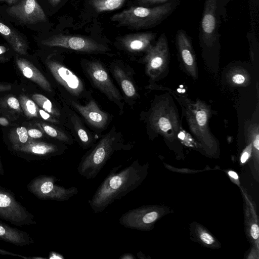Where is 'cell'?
Here are the masks:
<instances>
[{"instance_id": "cell-1", "label": "cell", "mask_w": 259, "mask_h": 259, "mask_svg": "<svg viewBox=\"0 0 259 259\" xmlns=\"http://www.w3.org/2000/svg\"><path fill=\"white\" fill-rule=\"evenodd\" d=\"M122 165L114 167L99 186L89 201L95 213L103 211L114 201L125 196L135 190L144 178V166L135 160L129 166L117 172Z\"/></svg>"}, {"instance_id": "cell-2", "label": "cell", "mask_w": 259, "mask_h": 259, "mask_svg": "<svg viewBox=\"0 0 259 259\" xmlns=\"http://www.w3.org/2000/svg\"><path fill=\"white\" fill-rule=\"evenodd\" d=\"M59 95L85 102L92 96L81 78L67 66L56 51L41 49L34 53Z\"/></svg>"}, {"instance_id": "cell-3", "label": "cell", "mask_w": 259, "mask_h": 259, "mask_svg": "<svg viewBox=\"0 0 259 259\" xmlns=\"http://www.w3.org/2000/svg\"><path fill=\"white\" fill-rule=\"evenodd\" d=\"M132 147V144L127 143L122 133L113 126L82 156L77 171L87 180L94 179L114 152L130 150Z\"/></svg>"}, {"instance_id": "cell-4", "label": "cell", "mask_w": 259, "mask_h": 259, "mask_svg": "<svg viewBox=\"0 0 259 259\" xmlns=\"http://www.w3.org/2000/svg\"><path fill=\"white\" fill-rule=\"evenodd\" d=\"M0 16L13 25L34 31H43L49 22L38 0H20L12 6L1 5Z\"/></svg>"}, {"instance_id": "cell-5", "label": "cell", "mask_w": 259, "mask_h": 259, "mask_svg": "<svg viewBox=\"0 0 259 259\" xmlns=\"http://www.w3.org/2000/svg\"><path fill=\"white\" fill-rule=\"evenodd\" d=\"M34 39L41 49L60 48L83 54L107 55L111 51L108 46L82 36L40 34L34 37Z\"/></svg>"}, {"instance_id": "cell-6", "label": "cell", "mask_w": 259, "mask_h": 259, "mask_svg": "<svg viewBox=\"0 0 259 259\" xmlns=\"http://www.w3.org/2000/svg\"><path fill=\"white\" fill-rule=\"evenodd\" d=\"M177 2L172 1L153 8L131 7L113 15L110 18L119 26L142 29L157 24L168 16L174 10Z\"/></svg>"}, {"instance_id": "cell-7", "label": "cell", "mask_w": 259, "mask_h": 259, "mask_svg": "<svg viewBox=\"0 0 259 259\" xmlns=\"http://www.w3.org/2000/svg\"><path fill=\"white\" fill-rule=\"evenodd\" d=\"M140 119L146 124L148 134L162 135L178 134L179 124L174 107L166 100L156 98L147 111H142Z\"/></svg>"}, {"instance_id": "cell-8", "label": "cell", "mask_w": 259, "mask_h": 259, "mask_svg": "<svg viewBox=\"0 0 259 259\" xmlns=\"http://www.w3.org/2000/svg\"><path fill=\"white\" fill-rule=\"evenodd\" d=\"M80 65L92 85L116 105L119 115H122L125 106L124 98L113 82L105 65L99 60L83 59Z\"/></svg>"}, {"instance_id": "cell-9", "label": "cell", "mask_w": 259, "mask_h": 259, "mask_svg": "<svg viewBox=\"0 0 259 259\" xmlns=\"http://www.w3.org/2000/svg\"><path fill=\"white\" fill-rule=\"evenodd\" d=\"M13 59L17 70L23 77L35 84L50 97L54 98L56 96L55 87L34 54L20 55L15 53Z\"/></svg>"}, {"instance_id": "cell-10", "label": "cell", "mask_w": 259, "mask_h": 259, "mask_svg": "<svg viewBox=\"0 0 259 259\" xmlns=\"http://www.w3.org/2000/svg\"><path fill=\"white\" fill-rule=\"evenodd\" d=\"M57 181L53 176L40 175L31 180L27 188L29 192L40 200L65 201L78 192L74 186L65 188L56 184Z\"/></svg>"}, {"instance_id": "cell-11", "label": "cell", "mask_w": 259, "mask_h": 259, "mask_svg": "<svg viewBox=\"0 0 259 259\" xmlns=\"http://www.w3.org/2000/svg\"><path fill=\"white\" fill-rule=\"evenodd\" d=\"M59 96L78 114L85 124L94 132L105 130L112 121V116L103 110L93 97L82 104L78 100L59 95Z\"/></svg>"}, {"instance_id": "cell-12", "label": "cell", "mask_w": 259, "mask_h": 259, "mask_svg": "<svg viewBox=\"0 0 259 259\" xmlns=\"http://www.w3.org/2000/svg\"><path fill=\"white\" fill-rule=\"evenodd\" d=\"M182 103L189 129L196 138L201 140L212 139L208 126L210 110L203 102L197 100L193 102L182 98Z\"/></svg>"}, {"instance_id": "cell-13", "label": "cell", "mask_w": 259, "mask_h": 259, "mask_svg": "<svg viewBox=\"0 0 259 259\" xmlns=\"http://www.w3.org/2000/svg\"><path fill=\"white\" fill-rule=\"evenodd\" d=\"M67 149V145L51 139L30 140L25 145L10 150L27 161L48 159L61 155Z\"/></svg>"}, {"instance_id": "cell-14", "label": "cell", "mask_w": 259, "mask_h": 259, "mask_svg": "<svg viewBox=\"0 0 259 259\" xmlns=\"http://www.w3.org/2000/svg\"><path fill=\"white\" fill-rule=\"evenodd\" d=\"M0 219L16 226L35 225L34 217L13 192L0 185Z\"/></svg>"}, {"instance_id": "cell-15", "label": "cell", "mask_w": 259, "mask_h": 259, "mask_svg": "<svg viewBox=\"0 0 259 259\" xmlns=\"http://www.w3.org/2000/svg\"><path fill=\"white\" fill-rule=\"evenodd\" d=\"M59 98L66 116V128L70 131L74 140L82 149L90 148L101 136L99 137L94 132H91L78 114L63 99Z\"/></svg>"}, {"instance_id": "cell-16", "label": "cell", "mask_w": 259, "mask_h": 259, "mask_svg": "<svg viewBox=\"0 0 259 259\" xmlns=\"http://www.w3.org/2000/svg\"><path fill=\"white\" fill-rule=\"evenodd\" d=\"M109 69L122 92L125 103L133 108L140 98L134 79L135 70L130 65L120 60L111 62Z\"/></svg>"}, {"instance_id": "cell-17", "label": "cell", "mask_w": 259, "mask_h": 259, "mask_svg": "<svg viewBox=\"0 0 259 259\" xmlns=\"http://www.w3.org/2000/svg\"><path fill=\"white\" fill-rule=\"evenodd\" d=\"M169 51L166 37L162 34L154 46L145 53L142 62L145 64V72L154 80L164 71L168 63Z\"/></svg>"}, {"instance_id": "cell-18", "label": "cell", "mask_w": 259, "mask_h": 259, "mask_svg": "<svg viewBox=\"0 0 259 259\" xmlns=\"http://www.w3.org/2000/svg\"><path fill=\"white\" fill-rule=\"evenodd\" d=\"M0 36L18 54L26 55L30 49L29 40L22 32L0 16Z\"/></svg>"}, {"instance_id": "cell-19", "label": "cell", "mask_w": 259, "mask_h": 259, "mask_svg": "<svg viewBox=\"0 0 259 259\" xmlns=\"http://www.w3.org/2000/svg\"><path fill=\"white\" fill-rule=\"evenodd\" d=\"M155 34L152 32L129 34L122 37L119 42L121 48L131 54L146 52L152 46Z\"/></svg>"}, {"instance_id": "cell-20", "label": "cell", "mask_w": 259, "mask_h": 259, "mask_svg": "<svg viewBox=\"0 0 259 259\" xmlns=\"http://www.w3.org/2000/svg\"><path fill=\"white\" fill-rule=\"evenodd\" d=\"M13 93L15 92L0 93V116L8 118L14 123L22 122L26 120L17 97L18 92L16 95Z\"/></svg>"}, {"instance_id": "cell-21", "label": "cell", "mask_w": 259, "mask_h": 259, "mask_svg": "<svg viewBox=\"0 0 259 259\" xmlns=\"http://www.w3.org/2000/svg\"><path fill=\"white\" fill-rule=\"evenodd\" d=\"M176 40L178 50L184 66L194 78L197 77V69L194 53L190 39L183 30L178 31Z\"/></svg>"}, {"instance_id": "cell-22", "label": "cell", "mask_w": 259, "mask_h": 259, "mask_svg": "<svg viewBox=\"0 0 259 259\" xmlns=\"http://www.w3.org/2000/svg\"><path fill=\"white\" fill-rule=\"evenodd\" d=\"M217 1L205 0L201 27L203 40L207 45H211L215 39Z\"/></svg>"}, {"instance_id": "cell-23", "label": "cell", "mask_w": 259, "mask_h": 259, "mask_svg": "<svg viewBox=\"0 0 259 259\" xmlns=\"http://www.w3.org/2000/svg\"><path fill=\"white\" fill-rule=\"evenodd\" d=\"M6 128V130H3L4 141L9 150L22 146L30 140L26 121Z\"/></svg>"}, {"instance_id": "cell-24", "label": "cell", "mask_w": 259, "mask_h": 259, "mask_svg": "<svg viewBox=\"0 0 259 259\" xmlns=\"http://www.w3.org/2000/svg\"><path fill=\"white\" fill-rule=\"evenodd\" d=\"M0 240L19 247L29 245L34 242L33 239L27 232L1 222Z\"/></svg>"}, {"instance_id": "cell-25", "label": "cell", "mask_w": 259, "mask_h": 259, "mask_svg": "<svg viewBox=\"0 0 259 259\" xmlns=\"http://www.w3.org/2000/svg\"><path fill=\"white\" fill-rule=\"evenodd\" d=\"M27 95L39 107L57 118L66 127V118L62 106L59 105L53 99L38 92H31Z\"/></svg>"}, {"instance_id": "cell-26", "label": "cell", "mask_w": 259, "mask_h": 259, "mask_svg": "<svg viewBox=\"0 0 259 259\" xmlns=\"http://www.w3.org/2000/svg\"><path fill=\"white\" fill-rule=\"evenodd\" d=\"M31 122L41 128L49 138L66 145H71L73 144L74 140L73 137L65 127L50 123L42 120Z\"/></svg>"}, {"instance_id": "cell-27", "label": "cell", "mask_w": 259, "mask_h": 259, "mask_svg": "<svg viewBox=\"0 0 259 259\" xmlns=\"http://www.w3.org/2000/svg\"><path fill=\"white\" fill-rule=\"evenodd\" d=\"M17 95L25 120L33 121L40 120L38 113V106L35 102L27 94L22 92L21 90L17 93Z\"/></svg>"}, {"instance_id": "cell-28", "label": "cell", "mask_w": 259, "mask_h": 259, "mask_svg": "<svg viewBox=\"0 0 259 259\" xmlns=\"http://www.w3.org/2000/svg\"><path fill=\"white\" fill-rule=\"evenodd\" d=\"M125 0H91L90 4L97 12L110 11L120 8Z\"/></svg>"}, {"instance_id": "cell-29", "label": "cell", "mask_w": 259, "mask_h": 259, "mask_svg": "<svg viewBox=\"0 0 259 259\" xmlns=\"http://www.w3.org/2000/svg\"><path fill=\"white\" fill-rule=\"evenodd\" d=\"M27 133L30 139L42 140L49 138L44 131L31 121H26Z\"/></svg>"}, {"instance_id": "cell-30", "label": "cell", "mask_w": 259, "mask_h": 259, "mask_svg": "<svg viewBox=\"0 0 259 259\" xmlns=\"http://www.w3.org/2000/svg\"><path fill=\"white\" fill-rule=\"evenodd\" d=\"M13 49L7 43L0 44V63H6L13 58L15 54Z\"/></svg>"}, {"instance_id": "cell-31", "label": "cell", "mask_w": 259, "mask_h": 259, "mask_svg": "<svg viewBox=\"0 0 259 259\" xmlns=\"http://www.w3.org/2000/svg\"><path fill=\"white\" fill-rule=\"evenodd\" d=\"M230 80L231 83L236 85H243L246 83L248 80L247 73L241 70L233 71L230 75Z\"/></svg>"}, {"instance_id": "cell-32", "label": "cell", "mask_w": 259, "mask_h": 259, "mask_svg": "<svg viewBox=\"0 0 259 259\" xmlns=\"http://www.w3.org/2000/svg\"><path fill=\"white\" fill-rule=\"evenodd\" d=\"M38 113L40 118V120H42L50 123L64 126L62 122L59 119L52 115L49 113L44 110L38 106Z\"/></svg>"}, {"instance_id": "cell-33", "label": "cell", "mask_w": 259, "mask_h": 259, "mask_svg": "<svg viewBox=\"0 0 259 259\" xmlns=\"http://www.w3.org/2000/svg\"><path fill=\"white\" fill-rule=\"evenodd\" d=\"M17 85L9 82H0V93L17 92L21 90Z\"/></svg>"}, {"instance_id": "cell-34", "label": "cell", "mask_w": 259, "mask_h": 259, "mask_svg": "<svg viewBox=\"0 0 259 259\" xmlns=\"http://www.w3.org/2000/svg\"><path fill=\"white\" fill-rule=\"evenodd\" d=\"M0 254L3 255H12L14 256H17L19 257H22L24 259H44L46 258L42 257H34V256H26L22 255H20L18 254H16L13 252L3 249L0 248Z\"/></svg>"}, {"instance_id": "cell-35", "label": "cell", "mask_w": 259, "mask_h": 259, "mask_svg": "<svg viewBox=\"0 0 259 259\" xmlns=\"http://www.w3.org/2000/svg\"><path fill=\"white\" fill-rule=\"evenodd\" d=\"M200 239L207 244H211L214 242L213 237L206 232H202L200 234Z\"/></svg>"}, {"instance_id": "cell-36", "label": "cell", "mask_w": 259, "mask_h": 259, "mask_svg": "<svg viewBox=\"0 0 259 259\" xmlns=\"http://www.w3.org/2000/svg\"><path fill=\"white\" fill-rule=\"evenodd\" d=\"M16 123L12 122L9 119L5 117L0 116V125L4 127H9Z\"/></svg>"}, {"instance_id": "cell-37", "label": "cell", "mask_w": 259, "mask_h": 259, "mask_svg": "<svg viewBox=\"0 0 259 259\" xmlns=\"http://www.w3.org/2000/svg\"><path fill=\"white\" fill-rule=\"evenodd\" d=\"M250 233L251 236L254 239L258 238L259 236V229L258 226L256 224H253L252 225L250 229Z\"/></svg>"}, {"instance_id": "cell-38", "label": "cell", "mask_w": 259, "mask_h": 259, "mask_svg": "<svg viewBox=\"0 0 259 259\" xmlns=\"http://www.w3.org/2000/svg\"><path fill=\"white\" fill-rule=\"evenodd\" d=\"M49 258L50 259H64V256L59 253L54 251H51L49 254Z\"/></svg>"}, {"instance_id": "cell-39", "label": "cell", "mask_w": 259, "mask_h": 259, "mask_svg": "<svg viewBox=\"0 0 259 259\" xmlns=\"http://www.w3.org/2000/svg\"><path fill=\"white\" fill-rule=\"evenodd\" d=\"M47 1L52 8H55L60 3L61 0H47Z\"/></svg>"}, {"instance_id": "cell-40", "label": "cell", "mask_w": 259, "mask_h": 259, "mask_svg": "<svg viewBox=\"0 0 259 259\" xmlns=\"http://www.w3.org/2000/svg\"><path fill=\"white\" fill-rule=\"evenodd\" d=\"M135 257L133 254L126 253L122 254L120 257V259H134Z\"/></svg>"}, {"instance_id": "cell-41", "label": "cell", "mask_w": 259, "mask_h": 259, "mask_svg": "<svg viewBox=\"0 0 259 259\" xmlns=\"http://www.w3.org/2000/svg\"><path fill=\"white\" fill-rule=\"evenodd\" d=\"M20 0H0V3L4 2L5 4L12 6L16 4L18 2H19Z\"/></svg>"}, {"instance_id": "cell-42", "label": "cell", "mask_w": 259, "mask_h": 259, "mask_svg": "<svg viewBox=\"0 0 259 259\" xmlns=\"http://www.w3.org/2000/svg\"><path fill=\"white\" fill-rule=\"evenodd\" d=\"M249 156V153L248 151H245L242 154L241 157V162L242 163H244L248 158Z\"/></svg>"}, {"instance_id": "cell-43", "label": "cell", "mask_w": 259, "mask_h": 259, "mask_svg": "<svg viewBox=\"0 0 259 259\" xmlns=\"http://www.w3.org/2000/svg\"><path fill=\"white\" fill-rule=\"evenodd\" d=\"M167 0H145L143 2L149 4L160 3Z\"/></svg>"}, {"instance_id": "cell-44", "label": "cell", "mask_w": 259, "mask_h": 259, "mask_svg": "<svg viewBox=\"0 0 259 259\" xmlns=\"http://www.w3.org/2000/svg\"><path fill=\"white\" fill-rule=\"evenodd\" d=\"M228 174L231 177L233 178L234 179L237 180L238 178V176L237 174L234 171H229L228 172Z\"/></svg>"}, {"instance_id": "cell-45", "label": "cell", "mask_w": 259, "mask_h": 259, "mask_svg": "<svg viewBox=\"0 0 259 259\" xmlns=\"http://www.w3.org/2000/svg\"><path fill=\"white\" fill-rule=\"evenodd\" d=\"M4 175H5V171H4V169L3 167V164H2L1 157L0 155V175L4 176Z\"/></svg>"}, {"instance_id": "cell-46", "label": "cell", "mask_w": 259, "mask_h": 259, "mask_svg": "<svg viewBox=\"0 0 259 259\" xmlns=\"http://www.w3.org/2000/svg\"><path fill=\"white\" fill-rule=\"evenodd\" d=\"M140 1H141L143 2L145 0H140Z\"/></svg>"}]
</instances>
